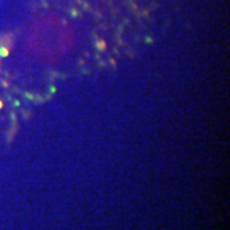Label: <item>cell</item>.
<instances>
[{
	"mask_svg": "<svg viewBox=\"0 0 230 230\" xmlns=\"http://www.w3.org/2000/svg\"><path fill=\"white\" fill-rule=\"evenodd\" d=\"M0 106H2V104H0Z\"/></svg>",
	"mask_w": 230,
	"mask_h": 230,
	"instance_id": "cell-1",
	"label": "cell"
}]
</instances>
